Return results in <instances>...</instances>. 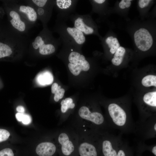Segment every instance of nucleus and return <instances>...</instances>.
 Returning <instances> with one entry per match:
<instances>
[{
	"label": "nucleus",
	"instance_id": "23",
	"mask_svg": "<svg viewBox=\"0 0 156 156\" xmlns=\"http://www.w3.org/2000/svg\"><path fill=\"white\" fill-rule=\"evenodd\" d=\"M10 133L7 130L0 129V142L7 140L10 135Z\"/></svg>",
	"mask_w": 156,
	"mask_h": 156
},
{
	"label": "nucleus",
	"instance_id": "1",
	"mask_svg": "<svg viewBox=\"0 0 156 156\" xmlns=\"http://www.w3.org/2000/svg\"><path fill=\"white\" fill-rule=\"evenodd\" d=\"M76 131L79 136L78 151L80 156H98L102 133L89 130Z\"/></svg>",
	"mask_w": 156,
	"mask_h": 156
},
{
	"label": "nucleus",
	"instance_id": "10",
	"mask_svg": "<svg viewBox=\"0 0 156 156\" xmlns=\"http://www.w3.org/2000/svg\"><path fill=\"white\" fill-rule=\"evenodd\" d=\"M66 30L77 44H81L85 42V37L83 33L75 27H68Z\"/></svg>",
	"mask_w": 156,
	"mask_h": 156
},
{
	"label": "nucleus",
	"instance_id": "29",
	"mask_svg": "<svg viewBox=\"0 0 156 156\" xmlns=\"http://www.w3.org/2000/svg\"><path fill=\"white\" fill-rule=\"evenodd\" d=\"M58 86L57 83H54L53 84L51 88V92L53 94H55L57 90Z\"/></svg>",
	"mask_w": 156,
	"mask_h": 156
},
{
	"label": "nucleus",
	"instance_id": "33",
	"mask_svg": "<svg viewBox=\"0 0 156 156\" xmlns=\"http://www.w3.org/2000/svg\"><path fill=\"white\" fill-rule=\"evenodd\" d=\"M151 152L155 156H156V145L154 144L151 151Z\"/></svg>",
	"mask_w": 156,
	"mask_h": 156
},
{
	"label": "nucleus",
	"instance_id": "15",
	"mask_svg": "<svg viewBox=\"0 0 156 156\" xmlns=\"http://www.w3.org/2000/svg\"><path fill=\"white\" fill-rule=\"evenodd\" d=\"M61 111L63 114L67 113L69 109H73L75 106L73 101L70 98H67L62 100L61 102Z\"/></svg>",
	"mask_w": 156,
	"mask_h": 156
},
{
	"label": "nucleus",
	"instance_id": "22",
	"mask_svg": "<svg viewBox=\"0 0 156 156\" xmlns=\"http://www.w3.org/2000/svg\"><path fill=\"white\" fill-rule=\"evenodd\" d=\"M65 92V90L63 88H61L60 86H58L57 91L55 93L54 99L56 102L58 101L60 99L63 97Z\"/></svg>",
	"mask_w": 156,
	"mask_h": 156
},
{
	"label": "nucleus",
	"instance_id": "30",
	"mask_svg": "<svg viewBox=\"0 0 156 156\" xmlns=\"http://www.w3.org/2000/svg\"><path fill=\"white\" fill-rule=\"evenodd\" d=\"M24 113H18L16 114V117L17 120L19 121H21Z\"/></svg>",
	"mask_w": 156,
	"mask_h": 156
},
{
	"label": "nucleus",
	"instance_id": "12",
	"mask_svg": "<svg viewBox=\"0 0 156 156\" xmlns=\"http://www.w3.org/2000/svg\"><path fill=\"white\" fill-rule=\"evenodd\" d=\"M126 52L124 47L120 46L114 54L112 62L114 65L118 66L122 63Z\"/></svg>",
	"mask_w": 156,
	"mask_h": 156
},
{
	"label": "nucleus",
	"instance_id": "34",
	"mask_svg": "<svg viewBox=\"0 0 156 156\" xmlns=\"http://www.w3.org/2000/svg\"><path fill=\"white\" fill-rule=\"evenodd\" d=\"M94 1L97 3L102 4L104 3L105 1V0H94Z\"/></svg>",
	"mask_w": 156,
	"mask_h": 156
},
{
	"label": "nucleus",
	"instance_id": "14",
	"mask_svg": "<svg viewBox=\"0 0 156 156\" xmlns=\"http://www.w3.org/2000/svg\"><path fill=\"white\" fill-rule=\"evenodd\" d=\"M105 42L109 48L110 53L114 54L118 48L120 46L118 39L112 36H108L105 39Z\"/></svg>",
	"mask_w": 156,
	"mask_h": 156
},
{
	"label": "nucleus",
	"instance_id": "8",
	"mask_svg": "<svg viewBox=\"0 0 156 156\" xmlns=\"http://www.w3.org/2000/svg\"><path fill=\"white\" fill-rule=\"evenodd\" d=\"M86 61L85 57L81 54L75 63H69L68 64V67L70 72L74 75H78L82 71V68Z\"/></svg>",
	"mask_w": 156,
	"mask_h": 156
},
{
	"label": "nucleus",
	"instance_id": "20",
	"mask_svg": "<svg viewBox=\"0 0 156 156\" xmlns=\"http://www.w3.org/2000/svg\"><path fill=\"white\" fill-rule=\"evenodd\" d=\"M127 143L122 140L120 145L117 156H127V153L130 148Z\"/></svg>",
	"mask_w": 156,
	"mask_h": 156
},
{
	"label": "nucleus",
	"instance_id": "27",
	"mask_svg": "<svg viewBox=\"0 0 156 156\" xmlns=\"http://www.w3.org/2000/svg\"><path fill=\"white\" fill-rule=\"evenodd\" d=\"M31 118L29 115L23 114L21 121L23 124L28 125L31 122Z\"/></svg>",
	"mask_w": 156,
	"mask_h": 156
},
{
	"label": "nucleus",
	"instance_id": "4",
	"mask_svg": "<svg viewBox=\"0 0 156 156\" xmlns=\"http://www.w3.org/2000/svg\"><path fill=\"white\" fill-rule=\"evenodd\" d=\"M155 115L150 117L144 121H137L135 122L133 133L141 141L156 137V119Z\"/></svg>",
	"mask_w": 156,
	"mask_h": 156
},
{
	"label": "nucleus",
	"instance_id": "9",
	"mask_svg": "<svg viewBox=\"0 0 156 156\" xmlns=\"http://www.w3.org/2000/svg\"><path fill=\"white\" fill-rule=\"evenodd\" d=\"M10 15L12 18L10 21L12 26L19 31H24L25 29V25L24 23L21 20L18 13L12 10L10 11Z\"/></svg>",
	"mask_w": 156,
	"mask_h": 156
},
{
	"label": "nucleus",
	"instance_id": "16",
	"mask_svg": "<svg viewBox=\"0 0 156 156\" xmlns=\"http://www.w3.org/2000/svg\"><path fill=\"white\" fill-rule=\"evenodd\" d=\"M20 11L26 14L29 20L31 21H35L37 18V14L32 8L24 5H21L19 8Z\"/></svg>",
	"mask_w": 156,
	"mask_h": 156
},
{
	"label": "nucleus",
	"instance_id": "7",
	"mask_svg": "<svg viewBox=\"0 0 156 156\" xmlns=\"http://www.w3.org/2000/svg\"><path fill=\"white\" fill-rule=\"evenodd\" d=\"M56 148L54 143L47 141L39 144L36 147V151L39 156H52L55 152Z\"/></svg>",
	"mask_w": 156,
	"mask_h": 156
},
{
	"label": "nucleus",
	"instance_id": "19",
	"mask_svg": "<svg viewBox=\"0 0 156 156\" xmlns=\"http://www.w3.org/2000/svg\"><path fill=\"white\" fill-rule=\"evenodd\" d=\"M12 52V49L9 45L0 42V58L9 56Z\"/></svg>",
	"mask_w": 156,
	"mask_h": 156
},
{
	"label": "nucleus",
	"instance_id": "18",
	"mask_svg": "<svg viewBox=\"0 0 156 156\" xmlns=\"http://www.w3.org/2000/svg\"><path fill=\"white\" fill-rule=\"evenodd\" d=\"M142 85L145 87L151 86L156 87V76L153 75H148L144 77L142 80Z\"/></svg>",
	"mask_w": 156,
	"mask_h": 156
},
{
	"label": "nucleus",
	"instance_id": "24",
	"mask_svg": "<svg viewBox=\"0 0 156 156\" xmlns=\"http://www.w3.org/2000/svg\"><path fill=\"white\" fill-rule=\"evenodd\" d=\"M131 0H122L119 3V7L121 9H125L129 8L131 4Z\"/></svg>",
	"mask_w": 156,
	"mask_h": 156
},
{
	"label": "nucleus",
	"instance_id": "26",
	"mask_svg": "<svg viewBox=\"0 0 156 156\" xmlns=\"http://www.w3.org/2000/svg\"><path fill=\"white\" fill-rule=\"evenodd\" d=\"M152 1L151 0H139L138 5L140 8H144L148 6Z\"/></svg>",
	"mask_w": 156,
	"mask_h": 156
},
{
	"label": "nucleus",
	"instance_id": "25",
	"mask_svg": "<svg viewBox=\"0 0 156 156\" xmlns=\"http://www.w3.org/2000/svg\"><path fill=\"white\" fill-rule=\"evenodd\" d=\"M0 156H14V154L11 149L7 148L0 151Z\"/></svg>",
	"mask_w": 156,
	"mask_h": 156
},
{
	"label": "nucleus",
	"instance_id": "32",
	"mask_svg": "<svg viewBox=\"0 0 156 156\" xmlns=\"http://www.w3.org/2000/svg\"><path fill=\"white\" fill-rule=\"evenodd\" d=\"M37 12L39 15H42L44 13V10L43 8H39L37 10Z\"/></svg>",
	"mask_w": 156,
	"mask_h": 156
},
{
	"label": "nucleus",
	"instance_id": "5",
	"mask_svg": "<svg viewBox=\"0 0 156 156\" xmlns=\"http://www.w3.org/2000/svg\"><path fill=\"white\" fill-rule=\"evenodd\" d=\"M133 37L136 46L141 51H146L153 45V39L152 35L146 28H141L136 30Z\"/></svg>",
	"mask_w": 156,
	"mask_h": 156
},
{
	"label": "nucleus",
	"instance_id": "13",
	"mask_svg": "<svg viewBox=\"0 0 156 156\" xmlns=\"http://www.w3.org/2000/svg\"><path fill=\"white\" fill-rule=\"evenodd\" d=\"M144 103L147 106L155 109L156 92H151L145 94L143 97Z\"/></svg>",
	"mask_w": 156,
	"mask_h": 156
},
{
	"label": "nucleus",
	"instance_id": "31",
	"mask_svg": "<svg viewBox=\"0 0 156 156\" xmlns=\"http://www.w3.org/2000/svg\"><path fill=\"white\" fill-rule=\"evenodd\" d=\"M16 110L18 113H24L25 112V109L23 107L21 106L17 107L16 109Z\"/></svg>",
	"mask_w": 156,
	"mask_h": 156
},
{
	"label": "nucleus",
	"instance_id": "17",
	"mask_svg": "<svg viewBox=\"0 0 156 156\" xmlns=\"http://www.w3.org/2000/svg\"><path fill=\"white\" fill-rule=\"evenodd\" d=\"M37 80L41 85H48L51 84L53 81V77L50 73L45 72L38 76Z\"/></svg>",
	"mask_w": 156,
	"mask_h": 156
},
{
	"label": "nucleus",
	"instance_id": "2",
	"mask_svg": "<svg viewBox=\"0 0 156 156\" xmlns=\"http://www.w3.org/2000/svg\"><path fill=\"white\" fill-rule=\"evenodd\" d=\"M56 143L64 156H70L78 149V134L73 127L62 129L56 138Z\"/></svg>",
	"mask_w": 156,
	"mask_h": 156
},
{
	"label": "nucleus",
	"instance_id": "28",
	"mask_svg": "<svg viewBox=\"0 0 156 156\" xmlns=\"http://www.w3.org/2000/svg\"><path fill=\"white\" fill-rule=\"evenodd\" d=\"M33 2L38 6L42 7L45 5L47 0H33Z\"/></svg>",
	"mask_w": 156,
	"mask_h": 156
},
{
	"label": "nucleus",
	"instance_id": "11",
	"mask_svg": "<svg viewBox=\"0 0 156 156\" xmlns=\"http://www.w3.org/2000/svg\"><path fill=\"white\" fill-rule=\"evenodd\" d=\"M74 26L75 28L86 35L92 34L94 32L93 29L85 24L83 19L80 17L75 20Z\"/></svg>",
	"mask_w": 156,
	"mask_h": 156
},
{
	"label": "nucleus",
	"instance_id": "3",
	"mask_svg": "<svg viewBox=\"0 0 156 156\" xmlns=\"http://www.w3.org/2000/svg\"><path fill=\"white\" fill-rule=\"evenodd\" d=\"M123 140L122 134L116 135L106 131L101 133L100 148L103 156H117Z\"/></svg>",
	"mask_w": 156,
	"mask_h": 156
},
{
	"label": "nucleus",
	"instance_id": "6",
	"mask_svg": "<svg viewBox=\"0 0 156 156\" xmlns=\"http://www.w3.org/2000/svg\"><path fill=\"white\" fill-rule=\"evenodd\" d=\"M32 45L35 49L39 48V52L42 55H49L53 53L55 51V47L53 45L45 44L42 38L39 36L36 37Z\"/></svg>",
	"mask_w": 156,
	"mask_h": 156
},
{
	"label": "nucleus",
	"instance_id": "21",
	"mask_svg": "<svg viewBox=\"0 0 156 156\" xmlns=\"http://www.w3.org/2000/svg\"><path fill=\"white\" fill-rule=\"evenodd\" d=\"M56 4L57 6L62 9L68 8L71 5L72 1L70 0H57Z\"/></svg>",
	"mask_w": 156,
	"mask_h": 156
}]
</instances>
